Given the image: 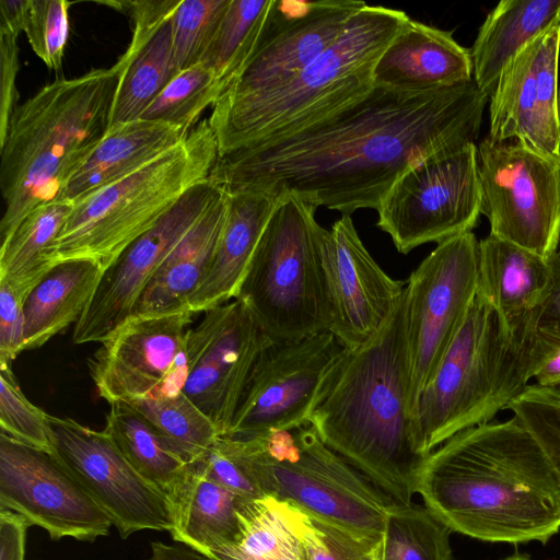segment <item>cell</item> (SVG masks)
<instances>
[{
    "mask_svg": "<svg viewBox=\"0 0 560 560\" xmlns=\"http://www.w3.org/2000/svg\"><path fill=\"white\" fill-rule=\"evenodd\" d=\"M488 98L474 80L417 92L374 85L305 129L219 156L208 179L226 194L292 192L342 215L377 210L413 164L475 143Z\"/></svg>",
    "mask_w": 560,
    "mask_h": 560,
    "instance_id": "1",
    "label": "cell"
},
{
    "mask_svg": "<svg viewBox=\"0 0 560 560\" xmlns=\"http://www.w3.org/2000/svg\"><path fill=\"white\" fill-rule=\"evenodd\" d=\"M418 493L450 530L479 540L546 544L560 529V480L515 416L463 430L432 451Z\"/></svg>",
    "mask_w": 560,
    "mask_h": 560,
    "instance_id": "2",
    "label": "cell"
},
{
    "mask_svg": "<svg viewBox=\"0 0 560 560\" xmlns=\"http://www.w3.org/2000/svg\"><path fill=\"white\" fill-rule=\"evenodd\" d=\"M310 423L396 506L411 505L431 453L420 445L410 401L406 287L378 335L345 349Z\"/></svg>",
    "mask_w": 560,
    "mask_h": 560,
    "instance_id": "3",
    "label": "cell"
},
{
    "mask_svg": "<svg viewBox=\"0 0 560 560\" xmlns=\"http://www.w3.org/2000/svg\"><path fill=\"white\" fill-rule=\"evenodd\" d=\"M117 82L114 67L94 69L48 83L15 107L0 142L1 243L36 207L60 199L108 130Z\"/></svg>",
    "mask_w": 560,
    "mask_h": 560,
    "instance_id": "4",
    "label": "cell"
},
{
    "mask_svg": "<svg viewBox=\"0 0 560 560\" xmlns=\"http://www.w3.org/2000/svg\"><path fill=\"white\" fill-rule=\"evenodd\" d=\"M409 20L404 11L366 4L289 83L220 97L208 117L219 156L293 135L365 96L374 86L378 58Z\"/></svg>",
    "mask_w": 560,
    "mask_h": 560,
    "instance_id": "5",
    "label": "cell"
},
{
    "mask_svg": "<svg viewBox=\"0 0 560 560\" xmlns=\"http://www.w3.org/2000/svg\"><path fill=\"white\" fill-rule=\"evenodd\" d=\"M535 318L509 329L478 292L421 393L416 412L422 450L430 454L456 433L491 422L533 380Z\"/></svg>",
    "mask_w": 560,
    "mask_h": 560,
    "instance_id": "6",
    "label": "cell"
},
{
    "mask_svg": "<svg viewBox=\"0 0 560 560\" xmlns=\"http://www.w3.org/2000/svg\"><path fill=\"white\" fill-rule=\"evenodd\" d=\"M215 443L265 497L290 502L370 540L382 539L396 505L330 450L311 423L246 438L222 435Z\"/></svg>",
    "mask_w": 560,
    "mask_h": 560,
    "instance_id": "7",
    "label": "cell"
},
{
    "mask_svg": "<svg viewBox=\"0 0 560 560\" xmlns=\"http://www.w3.org/2000/svg\"><path fill=\"white\" fill-rule=\"evenodd\" d=\"M219 158L208 118L171 150L73 203L58 237L57 261L91 259L105 270L194 186Z\"/></svg>",
    "mask_w": 560,
    "mask_h": 560,
    "instance_id": "8",
    "label": "cell"
},
{
    "mask_svg": "<svg viewBox=\"0 0 560 560\" xmlns=\"http://www.w3.org/2000/svg\"><path fill=\"white\" fill-rule=\"evenodd\" d=\"M316 209L295 194H281L235 298L270 341L328 331Z\"/></svg>",
    "mask_w": 560,
    "mask_h": 560,
    "instance_id": "9",
    "label": "cell"
},
{
    "mask_svg": "<svg viewBox=\"0 0 560 560\" xmlns=\"http://www.w3.org/2000/svg\"><path fill=\"white\" fill-rule=\"evenodd\" d=\"M481 213V185L475 143L428 156L409 167L377 208L376 225L396 249L408 254L472 232Z\"/></svg>",
    "mask_w": 560,
    "mask_h": 560,
    "instance_id": "10",
    "label": "cell"
},
{
    "mask_svg": "<svg viewBox=\"0 0 560 560\" xmlns=\"http://www.w3.org/2000/svg\"><path fill=\"white\" fill-rule=\"evenodd\" d=\"M477 154L489 234L549 260L560 245V162L488 138Z\"/></svg>",
    "mask_w": 560,
    "mask_h": 560,
    "instance_id": "11",
    "label": "cell"
},
{
    "mask_svg": "<svg viewBox=\"0 0 560 560\" xmlns=\"http://www.w3.org/2000/svg\"><path fill=\"white\" fill-rule=\"evenodd\" d=\"M479 241L472 232L445 240L406 281L410 401L419 397L451 346L478 290Z\"/></svg>",
    "mask_w": 560,
    "mask_h": 560,
    "instance_id": "12",
    "label": "cell"
},
{
    "mask_svg": "<svg viewBox=\"0 0 560 560\" xmlns=\"http://www.w3.org/2000/svg\"><path fill=\"white\" fill-rule=\"evenodd\" d=\"M195 315L187 306L131 315L88 360L98 395L110 405L184 393Z\"/></svg>",
    "mask_w": 560,
    "mask_h": 560,
    "instance_id": "13",
    "label": "cell"
},
{
    "mask_svg": "<svg viewBox=\"0 0 560 560\" xmlns=\"http://www.w3.org/2000/svg\"><path fill=\"white\" fill-rule=\"evenodd\" d=\"M343 352L329 331L266 343L226 435L254 436L310 423Z\"/></svg>",
    "mask_w": 560,
    "mask_h": 560,
    "instance_id": "14",
    "label": "cell"
},
{
    "mask_svg": "<svg viewBox=\"0 0 560 560\" xmlns=\"http://www.w3.org/2000/svg\"><path fill=\"white\" fill-rule=\"evenodd\" d=\"M52 455L108 515L120 537L143 529L172 532L170 500L127 460L113 440L71 418L49 416Z\"/></svg>",
    "mask_w": 560,
    "mask_h": 560,
    "instance_id": "15",
    "label": "cell"
},
{
    "mask_svg": "<svg viewBox=\"0 0 560 560\" xmlns=\"http://www.w3.org/2000/svg\"><path fill=\"white\" fill-rule=\"evenodd\" d=\"M270 340L241 299L209 308L189 330L184 394L230 432L241 397L262 348Z\"/></svg>",
    "mask_w": 560,
    "mask_h": 560,
    "instance_id": "16",
    "label": "cell"
},
{
    "mask_svg": "<svg viewBox=\"0 0 560 560\" xmlns=\"http://www.w3.org/2000/svg\"><path fill=\"white\" fill-rule=\"evenodd\" d=\"M0 509L22 515L54 540L93 542L107 536L108 515L50 453L0 432Z\"/></svg>",
    "mask_w": 560,
    "mask_h": 560,
    "instance_id": "17",
    "label": "cell"
},
{
    "mask_svg": "<svg viewBox=\"0 0 560 560\" xmlns=\"http://www.w3.org/2000/svg\"><path fill=\"white\" fill-rule=\"evenodd\" d=\"M222 194L209 179L197 184L103 271L73 343L102 342L131 316L166 257Z\"/></svg>",
    "mask_w": 560,
    "mask_h": 560,
    "instance_id": "18",
    "label": "cell"
},
{
    "mask_svg": "<svg viewBox=\"0 0 560 560\" xmlns=\"http://www.w3.org/2000/svg\"><path fill=\"white\" fill-rule=\"evenodd\" d=\"M328 331L348 350L383 329L397 307L406 281L390 278L361 241L351 215L319 232Z\"/></svg>",
    "mask_w": 560,
    "mask_h": 560,
    "instance_id": "19",
    "label": "cell"
},
{
    "mask_svg": "<svg viewBox=\"0 0 560 560\" xmlns=\"http://www.w3.org/2000/svg\"><path fill=\"white\" fill-rule=\"evenodd\" d=\"M559 56L560 14L503 67L489 96L488 139L560 162Z\"/></svg>",
    "mask_w": 560,
    "mask_h": 560,
    "instance_id": "20",
    "label": "cell"
},
{
    "mask_svg": "<svg viewBox=\"0 0 560 560\" xmlns=\"http://www.w3.org/2000/svg\"><path fill=\"white\" fill-rule=\"evenodd\" d=\"M364 5L354 0H273L253 55L221 97L268 92L289 83L340 36Z\"/></svg>",
    "mask_w": 560,
    "mask_h": 560,
    "instance_id": "21",
    "label": "cell"
},
{
    "mask_svg": "<svg viewBox=\"0 0 560 560\" xmlns=\"http://www.w3.org/2000/svg\"><path fill=\"white\" fill-rule=\"evenodd\" d=\"M180 0L109 1L131 18L133 34L113 66L118 72L108 128L139 119L179 73L173 52L172 15Z\"/></svg>",
    "mask_w": 560,
    "mask_h": 560,
    "instance_id": "22",
    "label": "cell"
},
{
    "mask_svg": "<svg viewBox=\"0 0 560 560\" xmlns=\"http://www.w3.org/2000/svg\"><path fill=\"white\" fill-rule=\"evenodd\" d=\"M472 81L470 50L450 32L411 19L378 58L373 84L396 91H431Z\"/></svg>",
    "mask_w": 560,
    "mask_h": 560,
    "instance_id": "23",
    "label": "cell"
},
{
    "mask_svg": "<svg viewBox=\"0 0 560 560\" xmlns=\"http://www.w3.org/2000/svg\"><path fill=\"white\" fill-rule=\"evenodd\" d=\"M226 196V218L212 265L187 302V307L196 314L236 298L257 244L281 197L267 191H237Z\"/></svg>",
    "mask_w": 560,
    "mask_h": 560,
    "instance_id": "24",
    "label": "cell"
},
{
    "mask_svg": "<svg viewBox=\"0 0 560 560\" xmlns=\"http://www.w3.org/2000/svg\"><path fill=\"white\" fill-rule=\"evenodd\" d=\"M186 135L178 127L140 118L112 126L70 176L60 199L74 203L133 174L174 148Z\"/></svg>",
    "mask_w": 560,
    "mask_h": 560,
    "instance_id": "25",
    "label": "cell"
},
{
    "mask_svg": "<svg viewBox=\"0 0 560 560\" xmlns=\"http://www.w3.org/2000/svg\"><path fill=\"white\" fill-rule=\"evenodd\" d=\"M550 281V259L491 234L479 241L478 292L509 329L539 304Z\"/></svg>",
    "mask_w": 560,
    "mask_h": 560,
    "instance_id": "26",
    "label": "cell"
},
{
    "mask_svg": "<svg viewBox=\"0 0 560 560\" xmlns=\"http://www.w3.org/2000/svg\"><path fill=\"white\" fill-rule=\"evenodd\" d=\"M226 211L228 196L223 191L166 257L131 315L168 312L187 306L189 298L210 270Z\"/></svg>",
    "mask_w": 560,
    "mask_h": 560,
    "instance_id": "27",
    "label": "cell"
},
{
    "mask_svg": "<svg viewBox=\"0 0 560 560\" xmlns=\"http://www.w3.org/2000/svg\"><path fill=\"white\" fill-rule=\"evenodd\" d=\"M103 271L91 259L60 261L28 292L23 305L25 350L40 348L78 323Z\"/></svg>",
    "mask_w": 560,
    "mask_h": 560,
    "instance_id": "28",
    "label": "cell"
},
{
    "mask_svg": "<svg viewBox=\"0 0 560 560\" xmlns=\"http://www.w3.org/2000/svg\"><path fill=\"white\" fill-rule=\"evenodd\" d=\"M560 14V0H502L479 27L470 49L472 80L488 97L508 61Z\"/></svg>",
    "mask_w": 560,
    "mask_h": 560,
    "instance_id": "29",
    "label": "cell"
},
{
    "mask_svg": "<svg viewBox=\"0 0 560 560\" xmlns=\"http://www.w3.org/2000/svg\"><path fill=\"white\" fill-rule=\"evenodd\" d=\"M104 431L132 467L172 503L174 514L184 500L191 465L184 462L150 422L127 402H113Z\"/></svg>",
    "mask_w": 560,
    "mask_h": 560,
    "instance_id": "30",
    "label": "cell"
},
{
    "mask_svg": "<svg viewBox=\"0 0 560 560\" xmlns=\"http://www.w3.org/2000/svg\"><path fill=\"white\" fill-rule=\"evenodd\" d=\"M73 203L57 199L32 210L0 246V281L24 299L58 264V237Z\"/></svg>",
    "mask_w": 560,
    "mask_h": 560,
    "instance_id": "31",
    "label": "cell"
},
{
    "mask_svg": "<svg viewBox=\"0 0 560 560\" xmlns=\"http://www.w3.org/2000/svg\"><path fill=\"white\" fill-rule=\"evenodd\" d=\"M241 500L191 465L189 487L170 532L173 540L206 557L218 549L235 547L241 535Z\"/></svg>",
    "mask_w": 560,
    "mask_h": 560,
    "instance_id": "32",
    "label": "cell"
},
{
    "mask_svg": "<svg viewBox=\"0 0 560 560\" xmlns=\"http://www.w3.org/2000/svg\"><path fill=\"white\" fill-rule=\"evenodd\" d=\"M272 4L273 0H231L200 60L214 74L222 94L253 55Z\"/></svg>",
    "mask_w": 560,
    "mask_h": 560,
    "instance_id": "33",
    "label": "cell"
},
{
    "mask_svg": "<svg viewBox=\"0 0 560 560\" xmlns=\"http://www.w3.org/2000/svg\"><path fill=\"white\" fill-rule=\"evenodd\" d=\"M188 465L197 463L220 436L213 422L184 394L127 402Z\"/></svg>",
    "mask_w": 560,
    "mask_h": 560,
    "instance_id": "34",
    "label": "cell"
},
{
    "mask_svg": "<svg viewBox=\"0 0 560 560\" xmlns=\"http://www.w3.org/2000/svg\"><path fill=\"white\" fill-rule=\"evenodd\" d=\"M376 560H452L450 529L427 508L390 510Z\"/></svg>",
    "mask_w": 560,
    "mask_h": 560,
    "instance_id": "35",
    "label": "cell"
},
{
    "mask_svg": "<svg viewBox=\"0 0 560 560\" xmlns=\"http://www.w3.org/2000/svg\"><path fill=\"white\" fill-rule=\"evenodd\" d=\"M267 499L300 541L305 560H376L380 541L316 517L290 502Z\"/></svg>",
    "mask_w": 560,
    "mask_h": 560,
    "instance_id": "36",
    "label": "cell"
},
{
    "mask_svg": "<svg viewBox=\"0 0 560 560\" xmlns=\"http://www.w3.org/2000/svg\"><path fill=\"white\" fill-rule=\"evenodd\" d=\"M222 95L212 71L202 62L180 71L143 112L140 119L160 121L188 133L201 114Z\"/></svg>",
    "mask_w": 560,
    "mask_h": 560,
    "instance_id": "37",
    "label": "cell"
},
{
    "mask_svg": "<svg viewBox=\"0 0 560 560\" xmlns=\"http://www.w3.org/2000/svg\"><path fill=\"white\" fill-rule=\"evenodd\" d=\"M238 516L241 535L233 548L256 560H305L300 541L272 509L267 497L242 499Z\"/></svg>",
    "mask_w": 560,
    "mask_h": 560,
    "instance_id": "38",
    "label": "cell"
},
{
    "mask_svg": "<svg viewBox=\"0 0 560 560\" xmlns=\"http://www.w3.org/2000/svg\"><path fill=\"white\" fill-rule=\"evenodd\" d=\"M231 0H180L172 15L173 52L178 71L199 63Z\"/></svg>",
    "mask_w": 560,
    "mask_h": 560,
    "instance_id": "39",
    "label": "cell"
},
{
    "mask_svg": "<svg viewBox=\"0 0 560 560\" xmlns=\"http://www.w3.org/2000/svg\"><path fill=\"white\" fill-rule=\"evenodd\" d=\"M48 413L23 394L11 365L0 364V428L8 436L52 454L54 433Z\"/></svg>",
    "mask_w": 560,
    "mask_h": 560,
    "instance_id": "40",
    "label": "cell"
},
{
    "mask_svg": "<svg viewBox=\"0 0 560 560\" xmlns=\"http://www.w3.org/2000/svg\"><path fill=\"white\" fill-rule=\"evenodd\" d=\"M508 409L536 438L560 480V395L533 383Z\"/></svg>",
    "mask_w": 560,
    "mask_h": 560,
    "instance_id": "41",
    "label": "cell"
},
{
    "mask_svg": "<svg viewBox=\"0 0 560 560\" xmlns=\"http://www.w3.org/2000/svg\"><path fill=\"white\" fill-rule=\"evenodd\" d=\"M69 5L66 0H32L24 31L33 51L55 71L62 67L69 35Z\"/></svg>",
    "mask_w": 560,
    "mask_h": 560,
    "instance_id": "42",
    "label": "cell"
},
{
    "mask_svg": "<svg viewBox=\"0 0 560 560\" xmlns=\"http://www.w3.org/2000/svg\"><path fill=\"white\" fill-rule=\"evenodd\" d=\"M535 323L532 351L534 384L560 395V323L540 322L536 317Z\"/></svg>",
    "mask_w": 560,
    "mask_h": 560,
    "instance_id": "43",
    "label": "cell"
},
{
    "mask_svg": "<svg viewBox=\"0 0 560 560\" xmlns=\"http://www.w3.org/2000/svg\"><path fill=\"white\" fill-rule=\"evenodd\" d=\"M205 476L244 500L265 498L241 466L214 442L195 464Z\"/></svg>",
    "mask_w": 560,
    "mask_h": 560,
    "instance_id": "44",
    "label": "cell"
},
{
    "mask_svg": "<svg viewBox=\"0 0 560 560\" xmlns=\"http://www.w3.org/2000/svg\"><path fill=\"white\" fill-rule=\"evenodd\" d=\"M24 298L0 281V364L12 365L25 350Z\"/></svg>",
    "mask_w": 560,
    "mask_h": 560,
    "instance_id": "45",
    "label": "cell"
},
{
    "mask_svg": "<svg viewBox=\"0 0 560 560\" xmlns=\"http://www.w3.org/2000/svg\"><path fill=\"white\" fill-rule=\"evenodd\" d=\"M18 37L0 34V142L15 109V80L19 71Z\"/></svg>",
    "mask_w": 560,
    "mask_h": 560,
    "instance_id": "46",
    "label": "cell"
},
{
    "mask_svg": "<svg viewBox=\"0 0 560 560\" xmlns=\"http://www.w3.org/2000/svg\"><path fill=\"white\" fill-rule=\"evenodd\" d=\"M28 526L31 525L22 515L0 509V560H25Z\"/></svg>",
    "mask_w": 560,
    "mask_h": 560,
    "instance_id": "47",
    "label": "cell"
},
{
    "mask_svg": "<svg viewBox=\"0 0 560 560\" xmlns=\"http://www.w3.org/2000/svg\"><path fill=\"white\" fill-rule=\"evenodd\" d=\"M550 266L551 281L549 289L533 312L537 320L560 323V247L550 258Z\"/></svg>",
    "mask_w": 560,
    "mask_h": 560,
    "instance_id": "48",
    "label": "cell"
},
{
    "mask_svg": "<svg viewBox=\"0 0 560 560\" xmlns=\"http://www.w3.org/2000/svg\"><path fill=\"white\" fill-rule=\"evenodd\" d=\"M32 0H0V34L18 37L25 31Z\"/></svg>",
    "mask_w": 560,
    "mask_h": 560,
    "instance_id": "49",
    "label": "cell"
},
{
    "mask_svg": "<svg viewBox=\"0 0 560 560\" xmlns=\"http://www.w3.org/2000/svg\"><path fill=\"white\" fill-rule=\"evenodd\" d=\"M148 560H214L189 548L167 545L161 541L151 544V556Z\"/></svg>",
    "mask_w": 560,
    "mask_h": 560,
    "instance_id": "50",
    "label": "cell"
},
{
    "mask_svg": "<svg viewBox=\"0 0 560 560\" xmlns=\"http://www.w3.org/2000/svg\"><path fill=\"white\" fill-rule=\"evenodd\" d=\"M208 557L214 560H256L245 556L233 547L218 549L212 551Z\"/></svg>",
    "mask_w": 560,
    "mask_h": 560,
    "instance_id": "51",
    "label": "cell"
},
{
    "mask_svg": "<svg viewBox=\"0 0 560 560\" xmlns=\"http://www.w3.org/2000/svg\"><path fill=\"white\" fill-rule=\"evenodd\" d=\"M503 560H530V558H528L527 556H524V555H513Z\"/></svg>",
    "mask_w": 560,
    "mask_h": 560,
    "instance_id": "52",
    "label": "cell"
},
{
    "mask_svg": "<svg viewBox=\"0 0 560 560\" xmlns=\"http://www.w3.org/2000/svg\"><path fill=\"white\" fill-rule=\"evenodd\" d=\"M559 120H560V86H559Z\"/></svg>",
    "mask_w": 560,
    "mask_h": 560,
    "instance_id": "53",
    "label": "cell"
},
{
    "mask_svg": "<svg viewBox=\"0 0 560 560\" xmlns=\"http://www.w3.org/2000/svg\"><path fill=\"white\" fill-rule=\"evenodd\" d=\"M559 247H560V245H559Z\"/></svg>",
    "mask_w": 560,
    "mask_h": 560,
    "instance_id": "54",
    "label": "cell"
}]
</instances>
